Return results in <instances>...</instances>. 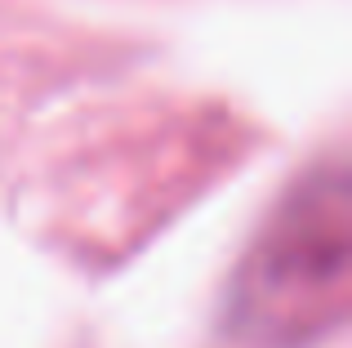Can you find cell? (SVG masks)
<instances>
[{
  "instance_id": "6da1fadb",
  "label": "cell",
  "mask_w": 352,
  "mask_h": 348,
  "mask_svg": "<svg viewBox=\"0 0 352 348\" xmlns=\"http://www.w3.org/2000/svg\"><path fill=\"white\" fill-rule=\"evenodd\" d=\"M348 272V206L344 179H317L308 201L276 219L272 241H263L245 286V313L272 331L308 322L326 299H339Z\"/></svg>"
}]
</instances>
